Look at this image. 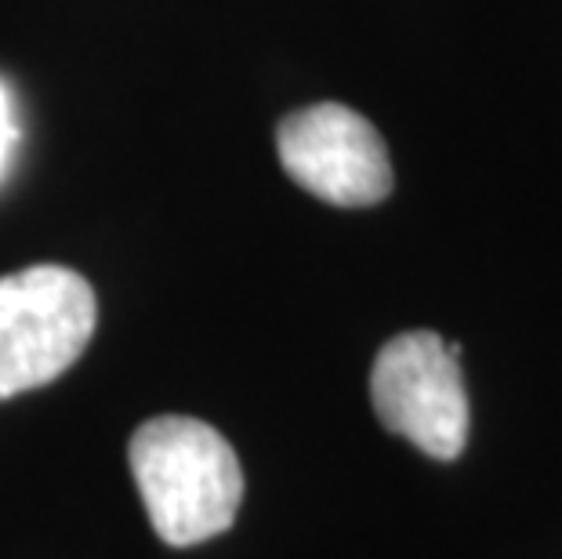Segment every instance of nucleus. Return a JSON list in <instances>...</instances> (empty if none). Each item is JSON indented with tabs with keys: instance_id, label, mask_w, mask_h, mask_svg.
Masks as SVG:
<instances>
[{
	"instance_id": "20e7f679",
	"label": "nucleus",
	"mask_w": 562,
	"mask_h": 559,
	"mask_svg": "<svg viewBox=\"0 0 562 559\" xmlns=\"http://www.w3.org/2000/svg\"><path fill=\"white\" fill-rule=\"evenodd\" d=\"M277 153L297 186L334 208H370L392 193L385 138L349 105L319 102L283 116Z\"/></svg>"
},
{
	"instance_id": "7ed1b4c3",
	"label": "nucleus",
	"mask_w": 562,
	"mask_h": 559,
	"mask_svg": "<svg viewBox=\"0 0 562 559\" xmlns=\"http://www.w3.org/2000/svg\"><path fill=\"white\" fill-rule=\"evenodd\" d=\"M370 400L378 422L428 458L453 461L469 444L472 418L461 364L436 331H406L381 345Z\"/></svg>"
},
{
	"instance_id": "f03ea898",
	"label": "nucleus",
	"mask_w": 562,
	"mask_h": 559,
	"mask_svg": "<svg viewBox=\"0 0 562 559\" xmlns=\"http://www.w3.org/2000/svg\"><path fill=\"white\" fill-rule=\"evenodd\" d=\"M91 283L66 266L0 277V400L41 389L74 367L94 335Z\"/></svg>"
},
{
	"instance_id": "f257e3e1",
	"label": "nucleus",
	"mask_w": 562,
	"mask_h": 559,
	"mask_svg": "<svg viewBox=\"0 0 562 559\" xmlns=\"http://www.w3.org/2000/svg\"><path fill=\"white\" fill-rule=\"evenodd\" d=\"M127 458L153 530L171 549H189L233 527L244 502V469L214 425L160 414L138 425Z\"/></svg>"
},
{
	"instance_id": "39448f33",
	"label": "nucleus",
	"mask_w": 562,
	"mask_h": 559,
	"mask_svg": "<svg viewBox=\"0 0 562 559\" xmlns=\"http://www.w3.org/2000/svg\"><path fill=\"white\" fill-rule=\"evenodd\" d=\"M19 146V121H15V102L0 80V178H4L8 164H11V153Z\"/></svg>"
}]
</instances>
